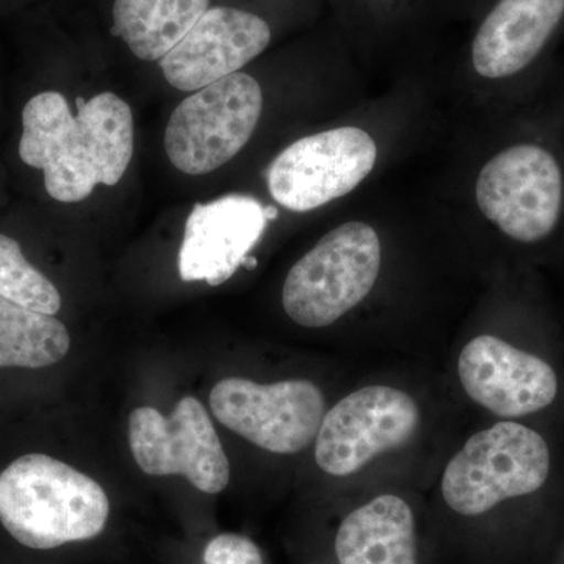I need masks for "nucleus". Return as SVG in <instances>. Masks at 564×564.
Here are the masks:
<instances>
[{"instance_id":"nucleus-7","label":"nucleus","mask_w":564,"mask_h":564,"mask_svg":"<svg viewBox=\"0 0 564 564\" xmlns=\"http://www.w3.org/2000/svg\"><path fill=\"white\" fill-rule=\"evenodd\" d=\"M209 400L221 425L270 454H300L313 444L325 417V397L310 380L261 384L225 378L212 388Z\"/></svg>"},{"instance_id":"nucleus-10","label":"nucleus","mask_w":564,"mask_h":564,"mask_svg":"<svg viewBox=\"0 0 564 564\" xmlns=\"http://www.w3.org/2000/svg\"><path fill=\"white\" fill-rule=\"evenodd\" d=\"M421 411L413 397L389 386H367L334 404L315 437V462L323 473L347 477L375 456L413 437Z\"/></svg>"},{"instance_id":"nucleus-12","label":"nucleus","mask_w":564,"mask_h":564,"mask_svg":"<svg viewBox=\"0 0 564 564\" xmlns=\"http://www.w3.org/2000/svg\"><path fill=\"white\" fill-rule=\"evenodd\" d=\"M273 36V24L261 11L215 2L159 66L176 90L198 91L242 70L269 50Z\"/></svg>"},{"instance_id":"nucleus-15","label":"nucleus","mask_w":564,"mask_h":564,"mask_svg":"<svg viewBox=\"0 0 564 564\" xmlns=\"http://www.w3.org/2000/svg\"><path fill=\"white\" fill-rule=\"evenodd\" d=\"M339 564H419L413 508L395 494H381L350 511L334 538Z\"/></svg>"},{"instance_id":"nucleus-8","label":"nucleus","mask_w":564,"mask_h":564,"mask_svg":"<svg viewBox=\"0 0 564 564\" xmlns=\"http://www.w3.org/2000/svg\"><path fill=\"white\" fill-rule=\"evenodd\" d=\"M129 447L137 466L151 477L182 475L206 494L228 488V456L209 413L195 397L181 399L169 417L152 406L133 410Z\"/></svg>"},{"instance_id":"nucleus-3","label":"nucleus","mask_w":564,"mask_h":564,"mask_svg":"<svg viewBox=\"0 0 564 564\" xmlns=\"http://www.w3.org/2000/svg\"><path fill=\"white\" fill-rule=\"evenodd\" d=\"M554 458L547 440L525 423L502 421L474 434L445 467L441 494L459 518H485L529 502L551 484Z\"/></svg>"},{"instance_id":"nucleus-17","label":"nucleus","mask_w":564,"mask_h":564,"mask_svg":"<svg viewBox=\"0 0 564 564\" xmlns=\"http://www.w3.org/2000/svg\"><path fill=\"white\" fill-rule=\"evenodd\" d=\"M0 296L28 310L55 315L62 310L57 288L22 254L20 243L0 234Z\"/></svg>"},{"instance_id":"nucleus-20","label":"nucleus","mask_w":564,"mask_h":564,"mask_svg":"<svg viewBox=\"0 0 564 564\" xmlns=\"http://www.w3.org/2000/svg\"><path fill=\"white\" fill-rule=\"evenodd\" d=\"M243 267H247V269H254L256 267V259L254 258H247L245 259Z\"/></svg>"},{"instance_id":"nucleus-16","label":"nucleus","mask_w":564,"mask_h":564,"mask_svg":"<svg viewBox=\"0 0 564 564\" xmlns=\"http://www.w3.org/2000/svg\"><path fill=\"white\" fill-rule=\"evenodd\" d=\"M69 347L65 323L0 296V369H46Z\"/></svg>"},{"instance_id":"nucleus-18","label":"nucleus","mask_w":564,"mask_h":564,"mask_svg":"<svg viewBox=\"0 0 564 564\" xmlns=\"http://www.w3.org/2000/svg\"><path fill=\"white\" fill-rule=\"evenodd\" d=\"M203 564H263L259 545L239 533H223L204 549Z\"/></svg>"},{"instance_id":"nucleus-4","label":"nucleus","mask_w":564,"mask_h":564,"mask_svg":"<svg viewBox=\"0 0 564 564\" xmlns=\"http://www.w3.org/2000/svg\"><path fill=\"white\" fill-rule=\"evenodd\" d=\"M380 267L381 243L372 226L361 221L337 226L285 278V314L304 328L333 325L372 292Z\"/></svg>"},{"instance_id":"nucleus-11","label":"nucleus","mask_w":564,"mask_h":564,"mask_svg":"<svg viewBox=\"0 0 564 564\" xmlns=\"http://www.w3.org/2000/svg\"><path fill=\"white\" fill-rule=\"evenodd\" d=\"M458 377L475 403L503 421L544 413L562 391L554 364L491 334L463 348Z\"/></svg>"},{"instance_id":"nucleus-13","label":"nucleus","mask_w":564,"mask_h":564,"mask_svg":"<svg viewBox=\"0 0 564 564\" xmlns=\"http://www.w3.org/2000/svg\"><path fill=\"white\" fill-rule=\"evenodd\" d=\"M263 207L254 196L240 193L195 204L180 250L181 280L212 288L231 280L265 232Z\"/></svg>"},{"instance_id":"nucleus-22","label":"nucleus","mask_w":564,"mask_h":564,"mask_svg":"<svg viewBox=\"0 0 564 564\" xmlns=\"http://www.w3.org/2000/svg\"><path fill=\"white\" fill-rule=\"evenodd\" d=\"M369 2H392V0H369Z\"/></svg>"},{"instance_id":"nucleus-23","label":"nucleus","mask_w":564,"mask_h":564,"mask_svg":"<svg viewBox=\"0 0 564 564\" xmlns=\"http://www.w3.org/2000/svg\"><path fill=\"white\" fill-rule=\"evenodd\" d=\"M560 564H564V556H563V560H562V562H560Z\"/></svg>"},{"instance_id":"nucleus-1","label":"nucleus","mask_w":564,"mask_h":564,"mask_svg":"<svg viewBox=\"0 0 564 564\" xmlns=\"http://www.w3.org/2000/svg\"><path fill=\"white\" fill-rule=\"evenodd\" d=\"M20 155L43 170L44 187L61 203H79L99 184H118L133 155L131 107L115 93H101L77 110L65 96L44 91L22 110Z\"/></svg>"},{"instance_id":"nucleus-5","label":"nucleus","mask_w":564,"mask_h":564,"mask_svg":"<svg viewBox=\"0 0 564 564\" xmlns=\"http://www.w3.org/2000/svg\"><path fill=\"white\" fill-rule=\"evenodd\" d=\"M475 196L486 218L516 243L554 236L564 212L562 163L538 143H516L494 155L478 174Z\"/></svg>"},{"instance_id":"nucleus-2","label":"nucleus","mask_w":564,"mask_h":564,"mask_svg":"<svg viewBox=\"0 0 564 564\" xmlns=\"http://www.w3.org/2000/svg\"><path fill=\"white\" fill-rule=\"evenodd\" d=\"M109 514L102 486L54 456L21 455L0 470V524L25 547L51 551L91 540Z\"/></svg>"},{"instance_id":"nucleus-21","label":"nucleus","mask_w":564,"mask_h":564,"mask_svg":"<svg viewBox=\"0 0 564 564\" xmlns=\"http://www.w3.org/2000/svg\"><path fill=\"white\" fill-rule=\"evenodd\" d=\"M85 104H87V99H84V98H77L76 99V109L79 110L82 109V107L85 106Z\"/></svg>"},{"instance_id":"nucleus-19","label":"nucleus","mask_w":564,"mask_h":564,"mask_svg":"<svg viewBox=\"0 0 564 564\" xmlns=\"http://www.w3.org/2000/svg\"><path fill=\"white\" fill-rule=\"evenodd\" d=\"M263 210H265V217L269 221L276 220L278 215H280L274 206H265L263 207Z\"/></svg>"},{"instance_id":"nucleus-9","label":"nucleus","mask_w":564,"mask_h":564,"mask_svg":"<svg viewBox=\"0 0 564 564\" xmlns=\"http://www.w3.org/2000/svg\"><path fill=\"white\" fill-rule=\"evenodd\" d=\"M377 144L359 128H337L296 140L267 172L274 202L310 212L355 191L377 163Z\"/></svg>"},{"instance_id":"nucleus-6","label":"nucleus","mask_w":564,"mask_h":564,"mask_svg":"<svg viewBox=\"0 0 564 564\" xmlns=\"http://www.w3.org/2000/svg\"><path fill=\"white\" fill-rule=\"evenodd\" d=\"M262 106L261 85L242 70L193 93L166 126L170 161L191 176L215 172L250 141Z\"/></svg>"},{"instance_id":"nucleus-14","label":"nucleus","mask_w":564,"mask_h":564,"mask_svg":"<svg viewBox=\"0 0 564 564\" xmlns=\"http://www.w3.org/2000/svg\"><path fill=\"white\" fill-rule=\"evenodd\" d=\"M564 25V0H494L470 41L478 76L510 79L540 61Z\"/></svg>"}]
</instances>
